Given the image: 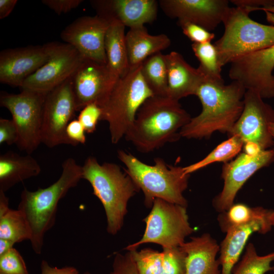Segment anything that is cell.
<instances>
[{"label": "cell", "instance_id": "19", "mask_svg": "<svg viewBox=\"0 0 274 274\" xmlns=\"http://www.w3.org/2000/svg\"><path fill=\"white\" fill-rule=\"evenodd\" d=\"M92 7L97 14L109 21L116 20L129 28L154 21L159 2L155 0H94Z\"/></svg>", "mask_w": 274, "mask_h": 274}, {"label": "cell", "instance_id": "37", "mask_svg": "<svg viewBox=\"0 0 274 274\" xmlns=\"http://www.w3.org/2000/svg\"><path fill=\"white\" fill-rule=\"evenodd\" d=\"M110 274H139L130 252L115 255Z\"/></svg>", "mask_w": 274, "mask_h": 274}, {"label": "cell", "instance_id": "39", "mask_svg": "<svg viewBox=\"0 0 274 274\" xmlns=\"http://www.w3.org/2000/svg\"><path fill=\"white\" fill-rule=\"evenodd\" d=\"M86 131L78 119L72 120L66 129V134L73 146L79 144H84L86 141Z\"/></svg>", "mask_w": 274, "mask_h": 274}, {"label": "cell", "instance_id": "26", "mask_svg": "<svg viewBox=\"0 0 274 274\" xmlns=\"http://www.w3.org/2000/svg\"><path fill=\"white\" fill-rule=\"evenodd\" d=\"M141 73L154 95L167 96V67L161 52L150 56L142 63Z\"/></svg>", "mask_w": 274, "mask_h": 274}, {"label": "cell", "instance_id": "14", "mask_svg": "<svg viewBox=\"0 0 274 274\" xmlns=\"http://www.w3.org/2000/svg\"><path fill=\"white\" fill-rule=\"evenodd\" d=\"M274 160L272 149L262 150L255 155L244 152L224 163L221 177L224 181L222 191L214 198L213 204L220 213L228 210L233 203L236 195L246 182L257 171L269 165Z\"/></svg>", "mask_w": 274, "mask_h": 274}, {"label": "cell", "instance_id": "38", "mask_svg": "<svg viewBox=\"0 0 274 274\" xmlns=\"http://www.w3.org/2000/svg\"><path fill=\"white\" fill-rule=\"evenodd\" d=\"M18 132L15 123L12 119H0V144L8 145L16 144Z\"/></svg>", "mask_w": 274, "mask_h": 274}, {"label": "cell", "instance_id": "15", "mask_svg": "<svg viewBox=\"0 0 274 274\" xmlns=\"http://www.w3.org/2000/svg\"><path fill=\"white\" fill-rule=\"evenodd\" d=\"M118 78L107 65L83 58L71 77L77 111L91 104L100 107Z\"/></svg>", "mask_w": 274, "mask_h": 274}, {"label": "cell", "instance_id": "33", "mask_svg": "<svg viewBox=\"0 0 274 274\" xmlns=\"http://www.w3.org/2000/svg\"><path fill=\"white\" fill-rule=\"evenodd\" d=\"M160 274H185L186 255L179 247L164 248Z\"/></svg>", "mask_w": 274, "mask_h": 274}, {"label": "cell", "instance_id": "4", "mask_svg": "<svg viewBox=\"0 0 274 274\" xmlns=\"http://www.w3.org/2000/svg\"><path fill=\"white\" fill-rule=\"evenodd\" d=\"M82 168V179L90 184L93 194L104 208L107 232L116 235L123 226L129 199L140 189L129 176L115 163L100 164L95 157L90 156Z\"/></svg>", "mask_w": 274, "mask_h": 274}, {"label": "cell", "instance_id": "46", "mask_svg": "<svg viewBox=\"0 0 274 274\" xmlns=\"http://www.w3.org/2000/svg\"><path fill=\"white\" fill-rule=\"evenodd\" d=\"M269 130L270 133L274 141V121L270 124L269 126ZM271 149L272 150L274 153V145L273 146L272 149Z\"/></svg>", "mask_w": 274, "mask_h": 274}, {"label": "cell", "instance_id": "32", "mask_svg": "<svg viewBox=\"0 0 274 274\" xmlns=\"http://www.w3.org/2000/svg\"><path fill=\"white\" fill-rule=\"evenodd\" d=\"M139 274H160L163 252L151 248L129 251Z\"/></svg>", "mask_w": 274, "mask_h": 274}, {"label": "cell", "instance_id": "18", "mask_svg": "<svg viewBox=\"0 0 274 274\" xmlns=\"http://www.w3.org/2000/svg\"><path fill=\"white\" fill-rule=\"evenodd\" d=\"M159 5L168 17L178 23L189 22L211 31L222 22L229 10L226 0H161Z\"/></svg>", "mask_w": 274, "mask_h": 274}, {"label": "cell", "instance_id": "12", "mask_svg": "<svg viewBox=\"0 0 274 274\" xmlns=\"http://www.w3.org/2000/svg\"><path fill=\"white\" fill-rule=\"evenodd\" d=\"M263 99L255 91L246 90L243 110L228 134L239 136L244 144L254 143L264 150L274 145L269 130L270 124L274 121V108Z\"/></svg>", "mask_w": 274, "mask_h": 274}, {"label": "cell", "instance_id": "45", "mask_svg": "<svg viewBox=\"0 0 274 274\" xmlns=\"http://www.w3.org/2000/svg\"><path fill=\"white\" fill-rule=\"evenodd\" d=\"M260 10H262L263 11H266L268 12L271 14H273V17L274 18V4L271 5H269L268 6H267L266 7H264L263 8H261Z\"/></svg>", "mask_w": 274, "mask_h": 274}, {"label": "cell", "instance_id": "41", "mask_svg": "<svg viewBox=\"0 0 274 274\" xmlns=\"http://www.w3.org/2000/svg\"><path fill=\"white\" fill-rule=\"evenodd\" d=\"M41 274H79L78 270L74 266H67L61 268L50 266L45 260L41 263Z\"/></svg>", "mask_w": 274, "mask_h": 274}, {"label": "cell", "instance_id": "28", "mask_svg": "<svg viewBox=\"0 0 274 274\" xmlns=\"http://www.w3.org/2000/svg\"><path fill=\"white\" fill-rule=\"evenodd\" d=\"M31 237L28 223L20 211L10 209L0 216V238L8 239L16 244L30 241Z\"/></svg>", "mask_w": 274, "mask_h": 274}, {"label": "cell", "instance_id": "34", "mask_svg": "<svg viewBox=\"0 0 274 274\" xmlns=\"http://www.w3.org/2000/svg\"><path fill=\"white\" fill-rule=\"evenodd\" d=\"M0 274H29L22 256L15 248L0 256Z\"/></svg>", "mask_w": 274, "mask_h": 274}, {"label": "cell", "instance_id": "6", "mask_svg": "<svg viewBox=\"0 0 274 274\" xmlns=\"http://www.w3.org/2000/svg\"><path fill=\"white\" fill-rule=\"evenodd\" d=\"M141 65L130 67L125 75L117 79L100 107V121L108 123L111 141L114 144L125 136L140 108L154 95L143 78Z\"/></svg>", "mask_w": 274, "mask_h": 274}, {"label": "cell", "instance_id": "47", "mask_svg": "<svg viewBox=\"0 0 274 274\" xmlns=\"http://www.w3.org/2000/svg\"><path fill=\"white\" fill-rule=\"evenodd\" d=\"M269 221L272 227H274V210H271L269 214Z\"/></svg>", "mask_w": 274, "mask_h": 274}, {"label": "cell", "instance_id": "44", "mask_svg": "<svg viewBox=\"0 0 274 274\" xmlns=\"http://www.w3.org/2000/svg\"><path fill=\"white\" fill-rule=\"evenodd\" d=\"M15 244V243L11 241L0 238V256L13 248Z\"/></svg>", "mask_w": 274, "mask_h": 274}, {"label": "cell", "instance_id": "31", "mask_svg": "<svg viewBox=\"0 0 274 274\" xmlns=\"http://www.w3.org/2000/svg\"><path fill=\"white\" fill-rule=\"evenodd\" d=\"M192 50L199 62L198 67L206 76L214 79H222V67L220 65L216 48L211 42L193 43Z\"/></svg>", "mask_w": 274, "mask_h": 274}, {"label": "cell", "instance_id": "24", "mask_svg": "<svg viewBox=\"0 0 274 274\" xmlns=\"http://www.w3.org/2000/svg\"><path fill=\"white\" fill-rule=\"evenodd\" d=\"M41 168L30 154L9 151L0 155V190L5 192L16 184L36 177Z\"/></svg>", "mask_w": 274, "mask_h": 274}, {"label": "cell", "instance_id": "1", "mask_svg": "<svg viewBox=\"0 0 274 274\" xmlns=\"http://www.w3.org/2000/svg\"><path fill=\"white\" fill-rule=\"evenodd\" d=\"M246 91L237 81L225 85L223 79L204 75L195 94L202 110L181 129V137L201 139L210 138L215 131L228 133L243 110Z\"/></svg>", "mask_w": 274, "mask_h": 274}, {"label": "cell", "instance_id": "8", "mask_svg": "<svg viewBox=\"0 0 274 274\" xmlns=\"http://www.w3.org/2000/svg\"><path fill=\"white\" fill-rule=\"evenodd\" d=\"M186 208L155 199L150 212L143 220L146 229L142 238L125 249L137 250L140 246L147 243L159 245L162 249L180 247L194 231L189 222Z\"/></svg>", "mask_w": 274, "mask_h": 274}, {"label": "cell", "instance_id": "40", "mask_svg": "<svg viewBox=\"0 0 274 274\" xmlns=\"http://www.w3.org/2000/svg\"><path fill=\"white\" fill-rule=\"evenodd\" d=\"M82 0H43L42 3L58 15L67 13L77 8Z\"/></svg>", "mask_w": 274, "mask_h": 274}, {"label": "cell", "instance_id": "48", "mask_svg": "<svg viewBox=\"0 0 274 274\" xmlns=\"http://www.w3.org/2000/svg\"><path fill=\"white\" fill-rule=\"evenodd\" d=\"M83 274H90V273L88 271H85L84 273Z\"/></svg>", "mask_w": 274, "mask_h": 274}, {"label": "cell", "instance_id": "2", "mask_svg": "<svg viewBox=\"0 0 274 274\" xmlns=\"http://www.w3.org/2000/svg\"><path fill=\"white\" fill-rule=\"evenodd\" d=\"M191 119L178 100L153 95L140 108L125 138L139 151L149 153L179 140Z\"/></svg>", "mask_w": 274, "mask_h": 274}, {"label": "cell", "instance_id": "10", "mask_svg": "<svg viewBox=\"0 0 274 274\" xmlns=\"http://www.w3.org/2000/svg\"><path fill=\"white\" fill-rule=\"evenodd\" d=\"M77 112L71 78L48 92L45 99L41 132L42 143L52 148L73 145L66 129Z\"/></svg>", "mask_w": 274, "mask_h": 274}, {"label": "cell", "instance_id": "29", "mask_svg": "<svg viewBox=\"0 0 274 274\" xmlns=\"http://www.w3.org/2000/svg\"><path fill=\"white\" fill-rule=\"evenodd\" d=\"M270 210L262 207H250L242 203H233L228 210L220 213L218 220L223 232L231 227L247 224L268 214Z\"/></svg>", "mask_w": 274, "mask_h": 274}, {"label": "cell", "instance_id": "5", "mask_svg": "<svg viewBox=\"0 0 274 274\" xmlns=\"http://www.w3.org/2000/svg\"><path fill=\"white\" fill-rule=\"evenodd\" d=\"M117 154L126 167L124 171L143 192L146 207L151 208L157 198L187 207L183 193L190 175L185 173L183 167L167 164L160 157L154 159L153 165L147 164L122 150Z\"/></svg>", "mask_w": 274, "mask_h": 274}, {"label": "cell", "instance_id": "17", "mask_svg": "<svg viewBox=\"0 0 274 274\" xmlns=\"http://www.w3.org/2000/svg\"><path fill=\"white\" fill-rule=\"evenodd\" d=\"M52 42L9 48L0 53V82L21 87L24 81L49 59Z\"/></svg>", "mask_w": 274, "mask_h": 274}, {"label": "cell", "instance_id": "13", "mask_svg": "<svg viewBox=\"0 0 274 274\" xmlns=\"http://www.w3.org/2000/svg\"><path fill=\"white\" fill-rule=\"evenodd\" d=\"M83 59L71 45L52 42L49 60L28 77L20 88L48 93L71 78Z\"/></svg>", "mask_w": 274, "mask_h": 274}, {"label": "cell", "instance_id": "7", "mask_svg": "<svg viewBox=\"0 0 274 274\" xmlns=\"http://www.w3.org/2000/svg\"><path fill=\"white\" fill-rule=\"evenodd\" d=\"M241 7H230L222 23L224 32L214 44L221 67L235 59L274 44V25L260 23Z\"/></svg>", "mask_w": 274, "mask_h": 274}, {"label": "cell", "instance_id": "30", "mask_svg": "<svg viewBox=\"0 0 274 274\" xmlns=\"http://www.w3.org/2000/svg\"><path fill=\"white\" fill-rule=\"evenodd\" d=\"M274 252L265 255H259L252 243L246 247L242 259L234 268L231 274H265L273 270Z\"/></svg>", "mask_w": 274, "mask_h": 274}, {"label": "cell", "instance_id": "20", "mask_svg": "<svg viewBox=\"0 0 274 274\" xmlns=\"http://www.w3.org/2000/svg\"><path fill=\"white\" fill-rule=\"evenodd\" d=\"M270 212L262 217L242 225L228 229L220 245V274H231L247 242L254 233L264 234L271 229L269 221Z\"/></svg>", "mask_w": 274, "mask_h": 274}, {"label": "cell", "instance_id": "35", "mask_svg": "<svg viewBox=\"0 0 274 274\" xmlns=\"http://www.w3.org/2000/svg\"><path fill=\"white\" fill-rule=\"evenodd\" d=\"M101 110L99 106L91 104L83 108L80 111L78 120L83 125L86 133H91L96 129L98 121L100 120Z\"/></svg>", "mask_w": 274, "mask_h": 274}, {"label": "cell", "instance_id": "36", "mask_svg": "<svg viewBox=\"0 0 274 274\" xmlns=\"http://www.w3.org/2000/svg\"><path fill=\"white\" fill-rule=\"evenodd\" d=\"M184 34L193 43H205L211 42L215 37V34L204 28L195 24L189 22L178 23Z\"/></svg>", "mask_w": 274, "mask_h": 274}, {"label": "cell", "instance_id": "25", "mask_svg": "<svg viewBox=\"0 0 274 274\" xmlns=\"http://www.w3.org/2000/svg\"><path fill=\"white\" fill-rule=\"evenodd\" d=\"M110 22L105 39L107 66L113 74L119 78L125 75L130 68L125 26L116 20Z\"/></svg>", "mask_w": 274, "mask_h": 274}, {"label": "cell", "instance_id": "43", "mask_svg": "<svg viewBox=\"0 0 274 274\" xmlns=\"http://www.w3.org/2000/svg\"><path fill=\"white\" fill-rule=\"evenodd\" d=\"M243 152L249 155H255L262 150L259 146L252 142H247L244 144Z\"/></svg>", "mask_w": 274, "mask_h": 274}, {"label": "cell", "instance_id": "3", "mask_svg": "<svg viewBox=\"0 0 274 274\" xmlns=\"http://www.w3.org/2000/svg\"><path fill=\"white\" fill-rule=\"evenodd\" d=\"M61 167L60 176L51 185L35 191L24 188L21 193L17 209L28 223L31 232L29 241L37 254H41L45 235L55 224L60 200L82 179V166L74 158L66 159Z\"/></svg>", "mask_w": 274, "mask_h": 274}, {"label": "cell", "instance_id": "23", "mask_svg": "<svg viewBox=\"0 0 274 274\" xmlns=\"http://www.w3.org/2000/svg\"><path fill=\"white\" fill-rule=\"evenodd\" d=\"M129 67L141 65L147 58L161 52L170 45L165 34L151 35L145 26L129 28L126 34Z\"/></svg>", "mask_w": 274, "mask_h": 274}, {"label": "cell", "instance_id": "16", "mask_svg": "<svg viewBox=\"0 0 274 274\" xmlns=\"http://www.w3.org/2000/svg\"><path fill=\"white\" fill-rule=\"evenodd\" d=\"M110 22L96 14L78 18L60 34L62 40L75 48L84 59L107 65L105 39Z\"/></svg>", "mask_w": 274, "mask_h": 274}, {"label": "cell", "instance_id": "11", "mask_svg": "<svg viewBox=\"0 0 274 274\" xmlns=\"http://www.w3.org/2000/svg\"><path fill=\"white\" fill-rule=\"evenodd\" d=\"M267 20L274 24L273 14L265 12ZM229 77L246 90L258 93L262 98L274 97V44L237 58L230 63Z\"/></svg>", "mask_w": 274, "mask_h": 274}, {"label": "cell", "instance_id": "21", "mask_svg": "<svg viewBox=\"0 0 274 274\" xmlns=\"http://www.w3.org/2000/svg\"><path fill=\"white\" fill-rule=\"evenodd\" d=\"M180 247L186 255L185 274H220V245L210 234L194 236Z\"/></svg>", "mask_w": 274, "mask_h": 274}, {"label": "cell", "instance_id": "22", "mask_svg": "<svg viewBox=\"0 0 274 274\" xmlns=\"http://www.w3.org/2000/svg\"><path fill=\"white\" fill-rule=\"evenodd\" d=\"M164 57L167 72V96L179 101L187 96L195 95L204 75L177 52L172 51Z\"/></svg>", "mask_w": 274, "mask_h": 274}, {"label": "cell", "instance_id": "42", "mask_svg": "<svg viewBox=\"0 0 274 274\" xmlns=\"http://www.w3.org/2000/svg\"><path fill=\"white\" fill-rule=\"evenodd\" d=\"M17 3V0H0V19L8 17Z\"/></svg>", "mask_w": 274, "mask_h": 274}, {"label": "cell", "instance_id": "9", "mask_svg": "<svg viewBox=\"0 0 274 274\" xmlns=\"http://www.w3.org/2000/svg\"><path fill=\"white\" fill-rule=\"evenodd\" d=\"M47 93L22 89L18 94L1 92L0 105L12 116L18 132L19 149L30 154L42 143L43 107Z\"/></svg>", "mask_w": 274, "mask_h": 274}, {"label": "cell", "instance_id": "27", "mask_svg": "<svg viewBox=\"0 0 274 274\" xmlns=\"http://www.w3.org/2000/svg\"><path fill=\"white\" fill-rule=\"evenodd\" d=\"M243 145L244 142L239 136H229L228 139L219 144L201 160L183 167L184 172L186 174L190 175L214 162H227L239 154Z\"/></svg>", "mask_w": 274, "mask_h": 274}]
</instances>
